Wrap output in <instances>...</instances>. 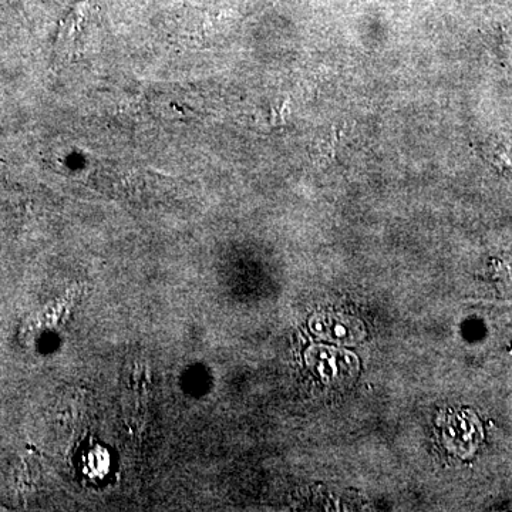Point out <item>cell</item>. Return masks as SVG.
Masks as SVG:
<instances>
[{"mask_svg":"<svg viewBox=\"0 0 512 512\" xmlns=\"http://www.w3.org/2000/svg\"><path fill=\"white\" fill-rule=\"evenodd\" d=\"M338 138L335 128L318 137L315 146L312 148V154L319 165L328 163V161L332 160L333 156H335V147L336 143H338Z\"/></svg>","mask_w":512,"mask_h":512,"instance_id":"cell-1","label":"cell"}]
</instances>
